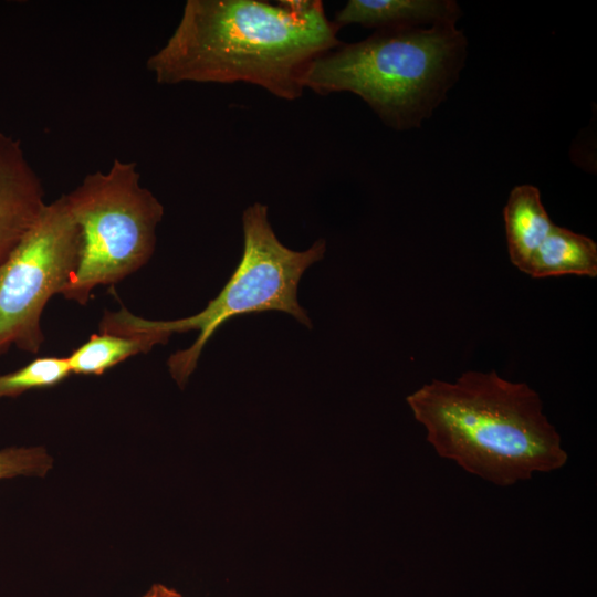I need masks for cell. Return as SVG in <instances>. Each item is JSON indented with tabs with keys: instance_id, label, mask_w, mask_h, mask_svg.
Returning a JSON list of instances; mask_svg holds the SVG:
<instances>
[{
	"instance_id": "6da1fadb",
	"label": "cell",
	"mask_w": 597,
	"mask_h": 597,
	"mask_svg": "<svg viewBox=\"0 0 597 597\" xmlns=\"http://www.w3.org/2000/svg\"><path fill=\"white\" fill-rule=\"evenodd\" d=\"M320 0H188L147 70L159 84L243 82L294 101L318 56L342 44Z\"/></svg>"
},
{
	"instance_id": "7a4b0ae2",
	"label": "cell",
	"mask_w": 597,
	"mask_h": 597,
	"mask_svg": "<svg viewBox=\"0 0 597 597\" xmlns=\"http://www.w3.org/2000/svg\"><path fill=\"white\" fill-rule=\"evenodd\" d=\"M406 401L440 458L494 485H515L567 463L540 395L495 370L432 379Z\"/></svg>"
},
{
	"instance_id": "3957f363",
	"label": "cell",
	"mask_w": 597,
	"mask_h": 597,
	"mask_svg": "<svg viewBox=\"0 0 597 597\" xmlns=\"http://www.w3.org/2000/svg\"><path fill=\"white\" fill-rule=\"evenodd\" d=\"M465 45L455 23L377 30L316 57L303 87L322 96L350 92L387 126L418 127L457 78Z\"/></svg>"
},
{
	"instance_id": "277c9868",
	"label": "cell",
	"mask_w": 597,
	"mask_h": 597,
	"mask_svg": "<svg viewBox=\"0 0 597 597\" xmlns=\"http://www.w3.org/2000/svg\"><path fill=\"white\" fill-rule=\"evenodd\" d=\"M243 251L234 272L219 294L195 315L154 321L135 315L125 306L105 311L101 329L117 335L155 333L169 338L176 333L198 332L191 346L171 354L168 370L180 388L195 371L201 353L213 334L229 320L264 311H279L311 328L312 321L298 303V284L304 272L321 261L325 239L295 251L276 237L268 218V207L254 202L242 213Z\"/></svg>"
},
{
	"instance_id": "5b68a950",
	"label": "cell",
	"mask_w": 597,
	"mask_h": 597,
	"mask_svg": "<svg viewBox=\"0 0 597 597\" xmlns=\"http://www.w3.org/2000/svg\"><path fill=\"white\" fill-rule=\"evenodd\" d=\"M80 229L76 270L64 298L85 305L93 290L132 275L153 256L164 206L140 182L137 164L115 159L64 195Z\"/></svg>"
},
{
	"instance_id": "8992f818",
	"label": "cell",
	"mask_w": 597,
	"mask_h": 597,
	"mask_svg": "<svg viewBox=\"0 0 597 597\" xmlns=\"http://www.w3.org/2000/svg\"><path fill=\"white\" fill-rule=\"evenodd\" d=\"M80 243L78 226L63 195L45 206L0 264V356L11 346L40 352L43 311L53 295L62 294L76 270Z\"/></svg>"
},
{
	"instance_id": "52a82bcc",
	"label": "cell",
	"mask_w": 597,
	"mask_h": 597,
	"mask_svg": "<svg viewBox=\"0 0 597 597\" xmlns=\"http://www.w3.org/2000/svg\"><path fill=\"white\" fill-rule=\"evenodd\" d=\"M48 202L19 139L0 132V264L38 221Z\"/></svg>"
},
{
	"instance_id": "ba28073f",
	"label": "cell",
	"mask_w": 597,
	"mask_h": 597,
	"mask_svg": "<svg viewBox=\"0 0 597 597\" xmlns=\"http://www.w3.org/2000/svg\"><path fill=\"white\" fill-rule=\"evenodd\" d=\"M460 8L451 0H349L336 12L339 28L359 24L377 30L455 23Z\"/></svg>"
},
{
	"instance_id": "9c48e42d",
	"label": "cell",
	"mask_w": 597,
	"mask_h": 597,
	"mask_svg": "<svg viewBox=\"0 0 597 597\" xmlns=\"http://www.w3.org/2000/svg\"><path fill=\"white\" fill-rule=\"evenodd\" d=\"M503 219L511 263L526 274L536 251L555 224L542 202L540 190L532 185L513 188L503 209Z\"/></svg>"
},
{
	"instance_id": "30bf717a",
	"label": "cell",
	"mask_w": 597,
	"mask_h": 597,
	"mask_svg": "<svg viewBox=\"0 0 597 597\" xmlns=\"http://www.w3.org/2000/svg\"><path fill=\"white\" fill-rule=\"evenodd\" d=\"M526 274L534 279L561 275L596 277L597 243L584 234L554 224Z\"/></svg>"
},
{
	"instance_id": "8fae6325",
	"label": "cell",
	"mask_w": 597,
	"mask_h": 597,
	"mask_svg": "<svg viewBox=\"0 0 597 597\" xmlns=\"http://www.w3.org/2000/svg\"><path fill=\"white\" fill-rule=\"evenodd\" d=\"M167 342L168 338L154 333L117 335L100 332L73 349L67 360L72 374L100 376L129 357L148 353Z\"/></svg>"
},
{
	"instance_id": "7c38bea8",
	"label": "cell",
	"mask_w": 597,
	"mask_h": 597,
	"mask_svg": "<svg viewBox=\"0 0 597 597\" xmlns=\"http://www.w3.org/2000/svg\"><path fill=\"white\" fill-rule=\"evenodd\" d=\"M70 375L67 356L38 357L17 370L0 375V398H15L30 390L51 388Z\"/></svg>"
},
{
	"instance_id": "4fadbf2b",
	"label": "cell",
	"mask_w": 597,
	"mask_h": 597,
	"mask_svg": "<svg viewBox=\"0 0 597 597\" xmlns=\"http://www.w3.org/2000/svg\"><path fill=\"white\" fill-rule=\"evenodd\" d=\"M53 460L42 447L0 450V480L15 476H44Z\"/></svg>"
},
{
	"instance_id": "5bb4252c",
	"label": "cell",
	"mask_w": 597,
	"mask_h": 597,
	"mask_svg": "<svg viewBox=\"0 0 597 597\" xmlns=\"http://www.w3.org/2000/svg\"><path fill=\"white\" fill-rule=\"evenodd\" d=\"M143 597H182L177 590L163 584H154Z\"/></svg>"
}]
</instances>
